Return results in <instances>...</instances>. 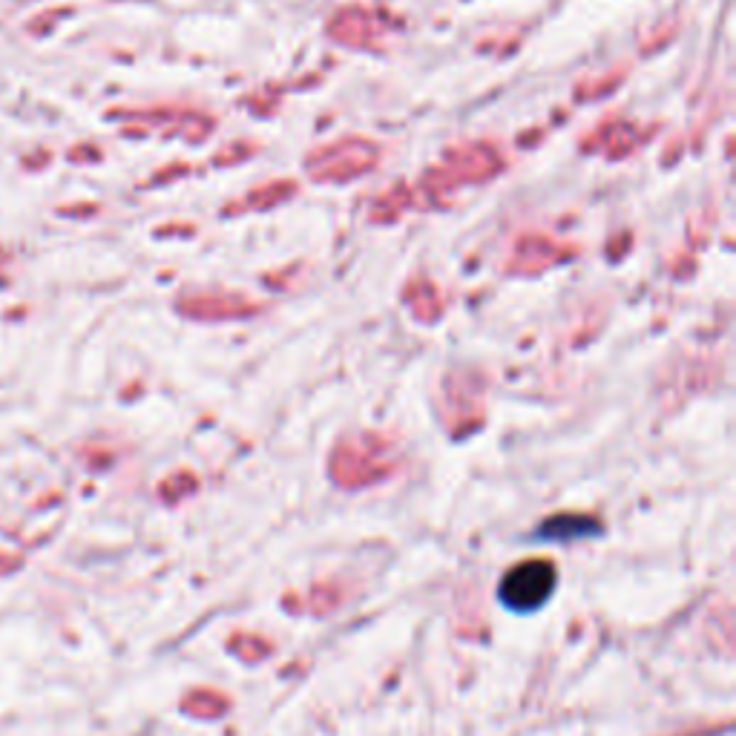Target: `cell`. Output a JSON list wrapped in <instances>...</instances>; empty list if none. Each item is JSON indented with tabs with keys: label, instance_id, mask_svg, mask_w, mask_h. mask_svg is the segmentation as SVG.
Wrapping results in <instances>:
<instances>
[{
	"label": "cell",
	"instance_id": "obj_1",
	"mask_svg": "<svg viewBox=\"0 0 736 736\" xmlns=\"http://www.w3.org/2000/svg\"><path fill=\"white\" fill-rule=\"evenodd\" d=\"M552 590H555V567L550 561H524L504 575L498 596L509 610L532 613L547 604Z\"/></svg>",
	"mask_w": 736,
	"mask_h": 736
},
{
	"label": "cell",
	"instance_id": "obj_2",
	"mask_svg": "<svg viewBox=\"0 0 736 736\" xmlns=\"http://www.w3.org/2000/svg\"><path fill=\"white\" fill-rule=\"evenodd\" d=\"M598 524L590 518H578V515H561L552 518L541 527V538H555V541H567V538H581V535H596Z\"/></svg>",
	"mask_w": 736,
	"mask_h": 736
}]
</instances>
